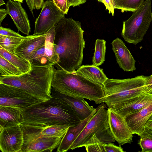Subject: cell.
Here are the masks:
<instances>
[{"mask_svg":"<svg viewBox=\"0 0 152 152\" xmlns=\"http://www.w3.org/2000/svg\"><path fill=\"white\" fill-rule=\"evenodd\" d=\"M23 134L37 137H63L69 125H53L35 126L20 124Z\"/></svg>","mask_w":152,"mask_h":152,"instance_id":"16","label":"cell"},{"mask_svg":"<svg viewBox=\"0 0 152 152\" xmlns=\"http://www.w3.org/2000/svg\"><path fill=\"white\" fill-rule=\"evenodd\" d=\"M4 4H6L3 0H0V6Z\"/></svg>","mask_w":152,"mask_h":152,"instance_id":"41","label":"cell"},{"mask_svg":"<svg viewBox=\"0 0 152 152\" xmlns=\"http://www.w3.org/2000/svg\"><path fill=\"white\" fill-rule=\"evenodd\" d=\"M0 56L18 68L23 74L31 69V64L28 60L8 51L1 46Z\"/></svg>","mask_w":152,"mask_h":152,"instance_id":"23","label":"cell"},{"mask_svg":"<svg viewBox=\"0 0 152 152\" xmlns=\"http://www.w3.org/2000/svg\"><path fill=\"white\" fill-rule=\"evenodd\" d=\"M44 0H34L35 7L37 10L42 8L44 4Z\"/></svg>","mask_w":152,"mask_h":152,"instance_id":"39","label":"cell"},{"mask_svg":"<svg viewBox=\"0 0 152 152\" xmlns=\"http://www.w3.org/2000/svg\"><path fill=\"white\" fill-rule=\"evenodd\" d=\"M87 0H68L69 5L73 7L85 3Z\"/></svg>","mask_w":152,"mask_h":152,"instance_id":"36","label":"cell"},{"mask_svg":"<svg viewBox=\"0 0 152 152\" xmlns=\"http://www.w3.org/2000/svg\"><path fill=\"white\" fill-rule=\"evenodd\" d=\"M138 144L142 152H152V129H145L140 135Z\"/></svg>","mask_w":152,"mask_h":152,"instance_id":"29","label":"cell"},{"mask_svg":"<svg viewBox=\"0 0 152 152\" xmlns=\"http://www.w3.org/2000/svg\"><path fill=\"white\" fill-rule=\"evenodd\" d=\"M65 15L52 0H46L36 19L33 34L41 35L46 33L64 18Z\"/></svg>","mask_w":152,"mask_h":152,"instance_id":"9","label":"cell"},{"mask_svg":"<svg viewBox=\"0 0 152 152\" xmlns=\"http://www.w3.org/2000/svg\"><path fill=\"white\" fill-rule=\"evenodd\" d=\"M144 0H114L115 9L123 11L134 12L141 6Z\"/></svg>","mask_w":152,"mask_h":152,"instance_id":"27","label":"cell"},{"mask_svg":"<svg viewBox=\"0 0 152 152\" xmlns=\"http://www.w3.org/2000/svg\"><path fill=\"white\" fill-rule=\"evenodd\" d=\"M101 2L104 4L106 10L108 11L109 13H111L113 16L115 9L114 0H101Z\"/></svg>","mask_w":152,"mask_h":152,"instance_id":"34","label":"cell"},{"mask_svg":"<svg viewBox=\"0 0 152 152\" xmlns=\"http://www.w3.org/2000/svg\"><path fill=\"white\" fill-rule=\"evenodd\" d=\"M0 76H17L23 73L19 69L0 56Z\"/></svg>","mask_w":152,"mask_h":152,"instance_id":"25","label":"cell"},{"mask_svg":"<svg viewBox=\"0 0 152 152\" xmlns=\"http://www.w3.org/2000/svg\"><path fill=\"white\" fill-rule=\"evenodd\" d=\"M106 41L97 39L95 42V51L92 59V65L99 66L105 61L106 50Z\"/></svg>","mask_w":152,"mask_h":152,"instance_id":"24","label":"cell"},{"mask_svg":"<svg viewBox=\"0 0 152 152\" xmlns=\"http://www.w3.org/2000/svg\"><path fill=\"white\" fill-rule=\"evenodd\" d=\"M23 132L20 125L0 128V149L2 152H22Z\"/></svg>","mask_w":152,"mask_h":152,"instance_id":"11","label":"cell"},{"mask_svg":"<svg viewBox=\"0 0 152 152\" xmlns=\"http://www.w3.org/2000/svg\"><path fill=\"white\" fill-rule=\"evenodd\" d=\"M6 10L1 8L0 9V25L1 26V23L3 20L6 17L7 15Z\"/></svg>","mask_w":152,"mask_h":152,"instance_id":"38","label":"cell"},{"mask_svg":"<svg viewBox=\"0 0 152 152\" xmlns=\"http://www.w3.org/2000/svg\"><path fill=\"white\" fill-rule=\"evenodd\" d=\"M152 103V93L145 92L109 107L125 118Z\"/></svg>","mask_w":152,"mask_h":152,"instance_id":"12","label":"cell"},{"mask_svg":"<svg viewBox=\"0 0 152 152\" xmlns=\"http://www.w3.org/2000/svg\"><path fill=\"white\" fill-rule=\"evenodd\" d=\"M94 134L104 144L113 142L115 140L110 131L107 110L103 104L98 107L96 113L91 117L82 132L72 145L71 149L83 147Z\"/></svg>","mask_w":152,"mask_h":152,"instance_id":"7","label":"cell"},{"mask_svg":"<svg viewBox=\"0 0 152 152\" xmlns=\"http://www.w3.org/2000/svg\"><path fill=\"white\" fill-rule=\"evenodd\" d=\"M54 65H31L30 70L17 76H0V83L15 86L42 101L51 97L52 82L55 69Z\"/></svg>","mask_w":152,"mask_h":152,"instance_id":"3","label":"cell"},{"mask_svg":"<svg viewBox=\"0 0 152 152\" xmlns=\"http://www.w3.org/2000/svg\"><path fill=\"white\" fill-rule=\"evenodd\" d=\"M149 76H137L123 79L107 78L103 84L104 102L108 107L145 92Z\"/></svg>","mask_w":152,"mask_h":152,"instance_id":"5","label":"cell"},{"mask_svg":"<svg viewBox=\"0 0 152 152\" xmlns=\"http://www.w3.org/2000/svg\"><path fill=\"white\" fill-rule=\"evenodd\" d=\"M145 128L152 129V115L151 116L145 124Z\"/></svg>","mask_w":152,"mask_h":152,"instance_id":"40","label":"cell"},{"mask_svg":"<svg viewBox=\"0 0 152 152\" xmlns=\"http://www.w3.org/2000/svg\"><path fill=\"white\" fill-rule=\"evenodd\" d=\"M45 44L34 52L32 55L29 61L31 65L43 66L51 64L54 65L47 58L45 52Z\"/></svg>","mask_w":152,"mask_h":152,"instance_id":"26","label":"cell"},{"mask_svg":"<svg viewBox=\"0 0 152 152\" xmlns=\"http://www.w3.org/2000/svg\"><path fill=\"white\" fill-rule=\"evenodd\" d=\"M53 45L59 57L57 70L73 73L81 66L85 47L81 23L72 18L62 19L55 26Z\"/></svg>","mask_w":152,"mask_h":152,"instance_id":"1","label":"cell"},{"mask_svg":"<svg viewBox=\"0 0 152 152\" xmlns=\"http://www.w3.org/2000/svg\"><path fill=\"white\" fill-rule=\"evenodd\" d=\"M23 38L0 35V46L8 51L15 54V49Z\"/></svg>","mask_w":152,"mask_h":152,"instance_id":"28","label":"cell"},{"mask_svg":"<svg viewBox=\"0 0 152 152\" xmlns=\"http://www.w3.org/2000/svg\"><path fill=\"white\" fill-rule=\"evenodd\" d=\"M62 138L60 137H37L23 135L22 152H51L58 146Z\"/></svg>","mask_w":152,"mask_h":152,"instance_id":"13","label":"cell"},{"mask_svg":"<svg viewBox=\"0 0 152 152\" xmlns=\"http://www.w3.org/2000/svg\"><path fill=\"white\" fill-rule=\"evenodd\" d=\"M104 148L106 152H124L121 145L116 146L112 142L104 144Z\"/></svg>","mask_w":152,"mask_h":152,"instance_id":"33","label":"cell"},{"mask_svg":"<svg viewBox=\"0 0 152 152\" xmlns=\"http://www.w3.org/2000/svg\"><path fill=\"white\" fill-rule=\"evenodd\" d=\"M52 94L60 98L70 105L78 115L81 120L88 117L96 108L84 100V98L66 95L51 89Z\"/></svg>","mask_w":152,"mask_h":152,"instance_id":"18","label":"cell"},{"mask_svg":"<svg viewBox=\"0 0 152 152\" xmlns=\"http://www.w3.org/2000/svg\"><path fill=\"white\" fill-rule=\"evenodd\" d=\"M73 73L81 75L93 82L103 86L104 83L107 78L103 69L93 65L81 66Z\"/></svg>","mask_w":152,"mask_h":152,"instance_id":"22","label":"cell"},{"mask_svg":"<svg viewBox=\"0 0 152 152\" xmlns=\"http://www.w3.org/2000/svg\"><path fill=\"white\" fill-rule=\"evenodd\" d=\"M87 152H106L104 143L100 141L94 134L84 145Z\"/></svg>","mask_w":152,"mask_h":152,"instance_id":"30","label":"cell"},{"mask_svg":"<svg viewBox=\"0 0 152 152\" xmlns=\"http://www.w3.org/2000/svg\"><path fill=\"white\" fill-rule=\"evenodd\" d=\"M0 35L22 38L25 37L20 35L18 33L15 32L10 28H5L2 27L1 26H0Z\"/></svg>","mask_w":152,"mask_h":152,"instance_id":"32","label":"cell"},{"mask_svg":"<svg viewBox=\"0 0 152 152\" xmlns=\"http://www.w3.org/2000/svg\"><path fill=\"white\" fill-rule=\"evenodd\" d=\"M21 108L0 106V128L20 125L23 122Z\"/></svg>","mask_w":152,"mask_h":152,"instance_id":"21","label":"cell"},{"mask_svg":"<svg viewBox=\"0 0 152 152\" xmlns=\"http://www.w3.org/2000/svg\"><path fill=\"white\" fill-rule=\"evenodd\" d=\"M55 4L64 14L67 15L70 6L68 0H52Z\"/></svg>","mask_w":152,"mask_h":152,"instance_id":"31","label":"cell"},{"mask_svg":"<svg viewBox=\"0 0 152 152\" xmlns=\"http://www.w3.org/2000/svg\"><path fill=\"white\" fill-rule=\"evenodd\" d=\"M32 15L34 17L33 10L36 9L34 4V0H25Z\"/></svg>","mask_w":152,"mask_h":152,"instance_id":"37","label":"cell"},{"mask_svg":"<svg viewBox=\"0 0 152 152\" xmlns=\"http://www.w3.org/2000/svg\"><path fill=\"white\" fill-rule=\"evenodd\" d=\"M14 1L20 2L21 3H23V0H12Z\"/></svg>","mask_w":152,"mask_h":152,"instance_id":"42","label":"cell"},{"mask_svg":"<svg viewBox=\"0 0 152 152\" xmlns=\"http://www.w3.org/2000/svg\"><path fill=\"white\" fill-rule=\"evenodd\" d=\"M6 5L7 14L12 18L18 31L29 35L31 32L30 21L21 3L9 0Z\"/></svg>","mask_w":152,"mask_h":152,"instance_id":"15","label":"cell"},{"mask_svg":"<svg viewBox=\"0 0 152 152\" xmlns=\"http://www.w3.org/2000/svg\"><path fill=\"white\" fill-rule=\"evenodd\" d=\"M152 115V103L125 119L132 133L140 136L144 131L145 125Z\"/></svg>","mask_w":152,"mask_h":152,"instance_id":"19","label":"cell"},{"mask_svg":"<svg viewBox=\"0 0 152 152\" xmlns=\"http://www.w3.org/2000/svg\"><path fill=\"white\" fill-rule=\"evenodd\" d=\"M98 107L87 118L81 120L78 124L70 126L62 137L57 151L66 152L70 149L72 144L80 135L91 117L96 113Z\"/></svg>","mask_w":152,"mask_h":152,"instance_id":"20","label":"cell"},{"mask_svg":"<svg viewBox=\"0 0 152 152\" xmlns=\"http://www.w3.org/2000/svg\"><path fill=\"white\" fill-rule=\"evenodd\" d=\"M19 88L0 83V106L22 109L42 101Z\"/></svg>","mask_w":152,"mask_h":152,"instance_id":"8","label":"cell"},{"mask_svg":"<svg viewBox=\"0 0 152 152\" xmlns=\"http://www.w3.org/2000/svg\"></svg>","mask_w":152,"mask_h":152,"instance_id":"44","label":"cell"},{"mask_svg":"<svg viewBox=\"0 0 152 152\" xmlns=\"http://www.w3.org/2000/svg\"><path fill=\"white\" fill-rule=\"evenodd\" d=\"M52 88L61 94L94 101L104 102V86L75 73L55 69L52 82Z\"/></svg>","mask_w":152,"mask_h":152,"instance_id":"4","label":"cell"},{"mask_svg":"<svg viewBox=\"0 0 152 152\" xmlns=\"http://www.w3.org/2000/svg\"><path fill=\"white\" fill-rule=\"evenodd\" d=\"M96 0L98 1H99V2H101V0Z\"/></svg>","mask_w":152,"mask_h":152,"instance_id":"43","label":"cell"},{"mask_svg":"<svg viewBox=\"0 0 152 152\" xmlns=\"http://www.w3.org/2000/svg\"><path fill=\"white\" fill-rule=\"evenodd\" d=\"M108 122L111 132L119 145L131 143L133 134L124 118L109 107L107 109Z\"/></svg>","mask_w":152,"mask_h":152,"instance_id":"10","label":"cell"},{"mask_svg":"<svg viewBox=\"0 0 152 152\" xmlns=\"http://www.w3.org/2000/svg\"><path fill=\"white\" fill-rule=\"evenodd\" d=\"M50 99L21 109L23 125H75L81 120L71 106L53 94Z\"/></svg>","mask_w":152,"mask_h":152,"instance_id":"2","label":"cell"},{"mask_svg":"<svg viewBox=\"0 0 152 152\" xmlns=\"http://www.w3.org/2000/svg\"><path fill=\"white\" fill-rule=\"evenodd\" d=\"M151 1L144 0L129 19L123 21L121 35L127 43L136 45L143 40L152 21Z\"/></svg>","mask_w":152,"mask_h":152,"instance_id":"6","label":"cell"},{"mask_svg":"<svg viewBox=\"0 0 152 152\" xmlns=\"http://www.w3.org/2000/svg\"><path fill=\"white\" fill-rule=\"evenodd\" d=\"M112 44L119 67L125 72L136 70L135 60L122 40L118 37L113 41Z\"/></svg>","mask_w":152,"mask_h":152,"instance_id":"17","label":"cell"},{"mask_svg":"<svg viewBox=\"0 0 152 152\" xmlns=\"http://www.w3.org/2000/svg\"><path fill=\"white\" fill-rule=\"evenodd\" d=\"M49 33L25 37L15 49V54L29 61L33 53L45 44Z\"/></svg>","mask_w":152,"mask_h":152,"instance_id":"14","label":"cell"},{"mask_svg":"<svg viewBox=\"0 0 152 152\" xmlns=\"http://www.w3.org/2000/svg\"><path fill=\"white\" fill-rule=\"evenodd\" d=\"M145 86V92L152 93V74L149 76L146 83Z\"/></svg>","mask_w":152,"mask_h":152,"instance_id":"35","label":"cell"}]
</instances>
